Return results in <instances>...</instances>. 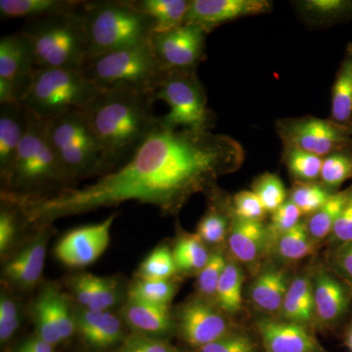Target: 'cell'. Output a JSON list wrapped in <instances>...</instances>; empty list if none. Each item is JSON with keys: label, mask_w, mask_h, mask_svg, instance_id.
<instances>
[{"label": "cell", "mask_w": 352, "mask_h": 352, "mask_svg": "<svg viewBox=\"0 0 352 352\" xmlns=\"http://www.w3.org/2000/svg\"><path fill=\"white\" fill-rule=\"evenodd\" d=\"M332 192L316 182H296L292 189L289 201L300 208L303 215L311 217L328 201Z\"/></svg>", "instance_id": "35"}, {"label": "cell", "mask_w": 352, "mask_h": 352, "mask_svg": "<svg viewBox=\"0 0 352 352\" xmlns=\"http://www.w3.org/2000/svg\"><path fill=\"white\" fill-rule=\"evenodd\" d=\"M124 318L136 332L143 335H164L173 326L168 307L129 298L124 309Z\"/></svg>", "instance_id": "23"}, {"label": "cell", "mask_w": 352, "mask_h": 352, "mask_svg": "<svg viewBox=\"0 0 352 352\" xmlns=\"http://www.w3.org/2000/svg\"><path fill=\"white\" fill-rule=\"evenodd\" d=\"M28 112L22 105H0V173L6 185L28 129Z\"/></svg>", "instance_id": "18"}, {"label": "cell", "mask_w": 352, "mask_h": 352, "mask_svg": "<svg viewBox=\"0 0 352 352\" xmlns=\"http://www.w3.org/2000/svg\"><path fill=\"white\" fill-rule=\"evenodd\" d=\"M155 101L153 94L115 85L101 89L82 110L110 173L126 164L157 126Z\"/></svg>", "instance_id": "2"}, {"label": "cell", "mask_w": 352, "mask_h": 352, "mask_svg": "<svg viewBox=\"0 0 352 352\" xmlns=\"http://www.w3.org/2000/svg\"><path fill=\"white\" fill-rule=\"evenodd\" d=\"M43 293L50 305L62 340L69 339L73 336L74 331L76 327V321H74L73 316L69 311L66 298L52 286L44 289Z\"/></svg>", "instance_id": "39"}, {"label": "cell", "mask_w": 352, "mask_h": 352, "mask_svg": "<svg viewBox=\"0 0 352 352\" xmlns=\"http://www.w3.org/2000/svg\"><path fill=\"white\" fill-rule=\"evenodd\" d=\"M197 352H256V344L249 336L230 333L200 347Z\"/></svg>", "instance_id": "47"}, {"label": "cell", "mask_w": 352, "mask_h": 352, "mask_svg": "<svg viewBox=\"0 0 352 352\" xmlns=\"http://www.w3.org/2000/svg\"><path fill=\"white\" fill-rule=\"evenodd\" d=\"M19 318L10 321H0V340L6 342L13 337L14 333L19 327Z\"/></svg>", "instance_id": "54"}, {"label": "cell", "mask_w": 352, "mask_h": 352, "mask_svg": "<svg viewBox=\"0 0 352 352\" xmlns=\"http://www.w3.org/2000/svg\"><path fill=\"white\" fill-rule=\"evenodd\" d=\"M47 235L41 233L6 264L4 274L23 289H31L41 280L45 263Z\"/></svg>", "instance_id": "19"}, {"label": "cell", "mask_w": 352, "mask_h": 352, "mask_svg": "<svg viewBox=\"0 0 352 352\" xmlns=\"http://www.w3.org/2000/svg\"><path fill=\"white\" fill-rule=\"evenodd\" d=\"M258 328L265 352H330L307 327L298 324L263 319Z\"/></svg>", "instance_id": "16"}, {"label": "cell", "mask_w": 352, "mask_h": 352, "mask_svg": "<svg viewBox=\"0 0 352 352\" xmlns=\"http://www.w3.org/2000/svg\"><path fill=\"white\" fill-rule=\"evenodd\" d=\"M18 309L16 303L8 298L0 300V321H10L18 319Z\"/></svg>", "instance_id": "52"}, {"label": "cell", "mask_w": 352, "mask_h": 352, "mask_svg": "<svg viewBox=\"0 0 352 352\" xmlns=\"http://www.w3.org/2000/svg\"><path fill=\"white\" fill-rule=\"evenodd\" d=\"M289 286L288 276L285 271L274 268L263 271L252 282V302L267 314H274L281 311Z\"/></svg>", "instance_id": "24"}, {"label": "cell", "mask_w": 352, "mask_h": 352, "mask_svg": "<svg viewBox=\"0 0 352 352\" xmlns=\"http://www.w3.org/2000/svg\"><path fill=\"white\" fill-rule=\"evenodd\" d=\"M349 179H352L351 148L324 157L319 180L325 188L335 193Z\"/></svg>", "instance_id": "32"}, {"label": "cell", "mask_w": 352, "mask_h": 352, "mask_svg": "<svg viewBox=\"0 0 352 352\" xmlns=\"http://www.w3.org/2000/svg\"><path fill=\"white\" fill-rule=\"evenodd\" d=\"M302 215L300 208L296 207L293 201L289 200L285 201L281 207L272 212L270 226H268L270 242L273 241L276 243L283 234L298 226Z\"/></svg>", "instance_id": "43"}, {"label": "cell", "mask_w": 352, "mask_h": 352, "mask_svg": "<svg viewBox=\"0 0 352 352\" xmlns=\"http://www.w3.org/2000/svg\"><path fill=\"white\" fill-rule=\"evenodd\" d=\"M244 275L237 264L227 263L217 286V300L219 307L228 314H236L242 307Z\"/></svg>", "instance_id": "30"}, {"label": "cell", "mask_w": 352, "mask_h": 352, "mask_svg": "<svg viewBox=\"0 0 352 352\" xmlns=\"http://www.w3.org/2000/svg\"><path fill=\"white\" fill-rule=\"evenodd\" d=\"M208 34L199 25L184 24L164 32H154L150 43L166 73L197 72L206 59Z\"/></svg>", "instance_id": "11"}, {"label": "cell", "mask_w": 352, "mask_h": 352, "mask_svg": "<svg viewBox=\"0 0 352 352\" xmlns=\"http://www.w3.org/2000/svg\"><path fill=\"white\" fill-rule=\"evenodd\" d=\"M18 352H27L25 351V349H23L22 347H20V349L19 351H18Z\"/></svg>", "instance_id": "56"}, {"label": "cell", "mask_w": 352, "mask_h": 352, "mask_svg": "<svg viewBox=\"0 0 352 352\" xmlns=\"http://www.w3.org/2000/svg\"><path fill=\"white\" fill-rule=\"evenodd\" d=\"M332 265L340 279L352 289V242L337 247L332 256Z\"/></svg>", "instance_id": "49"}, {"label": "cell", "mask_w": 352, "mask_h": 352, "mask_svg": "<svg viewBox=\"0 0 352 352\" xmlns=\"http://www.w3.org/2000/svg\"><path fill=\"white\" fill-rule=\"evenodd\" d=\"M132 6L155 23L154 32H164L185 24L189 0H131Z\"/></svg>", "instance_id": "27"}, {"label": "cell", "mask_w": 352, "mask_h": 352, "mask_svg": "<svg viewBox=\"0 0 352 352\" xmlns=\"http://www.w3.org/2000/svg\"><path fill=\"white\" fill-rule=\"evenodd\" d=\"M76 327L90 346L109 349L124 340L122 323L117 316L108 311L87 308L76 320Z\"/></svg>", "instance_id": "20"}, {"label": "cell", "mask_w": 352, "mask_h": 352, "mask_svg": "<svg viewBox=\"0 0 352 352\" xmlns=\"http://www.w3.org/2000/svg\"><path fill=\"white\" fill-rule=\"evenodd\" d=\"M245 151L236 139L203 129L160 124L133 157L82 188L38 198L8 197L25 223L43 227L62 217L136 201L176 214L194 194L212 192L220 176L239 170Z\"/></svg>", "instance_id": "1"}, {"label": "cell", "mask_w": 352, "mask_h": 352, "mask_svg": "<svg viewBox=\"0 0 352 352\" xmlns=\"http://www.w3.org/2000/svg\"><path fill=\"white\" fill-rule=\"evenodd\" d=\"M21 347L27 352H53V346L38 337L27 340Z\"/></svg>", "instance_id": "53"}, {"label": "cell", "mask_w": 352, "mask_h": 352, "mask_svg": "<svg viewBox=\"0 0 352 352\" xmlns=\"http://www.w3.org/2000/svg\"><path fill=\"white\" fill-rule=\"evenodd\" d=\"M346 342L349 351L352 352V321L351 325H349V330H347Z\"/></svg>", "instance_id": "55"}, {"label": "cell", "mask_w": 352, "mask_h": 352, "mask_svg": "<svg viewBox=\"0 0 352 352\" xmlns=\"http://www.w3.org/2000/svg\"><path fill=\"white\" fill-rule=\"evenodd\" d=\"M351 150H352V146H351Z\"/></svg>", "instance_id": "57"}, {"label": "cell", "mask_w": 352, "mask_h": 352, "mask_svg": "<svg viewBox=\"0 0 352 352\" xmlns=\"http://www.w3.org/2000/svg\"><path fill=\"white\" fill-rule=\"evenodd\" d=\"M330 119L352 129V43L346 45L333 82Z\"/></svg>", "instance_id": "25"}, {"label": "cell", "mask_w": 352, "mask_h": 352, "mask_svg": "<svg viewBox=\"0 0 352 352\" xmlns=\"http://www.w3.org/2000/svg\"><path fill=\"white\" fill-rule=\"evenodd\" d=\"M295 6L310 24L329 25L352 19V0H300Z\"/></svg>", "instance_id": "28"}, {"label": "cell", "mask_w": 352, "mask_h": 352, "mask_svg": "<svg viewBox=\"0 0 352 352\" xmlns=\"http://www.w3.org/2000/svg\"><path fill=\"white\" fill-rule=\"evenodd\" d=\"M177 270L168 247L157 248L145 258L138 270L140 280H168Z\"/></svg>", "instance_id": "37"}, {"label": "cell", "mask_w": 352, "mask_h": 352, "mask_svg": "<svg viewBox=\"0 0 352 352\" xmlns=\"http://www.w3.org/2000/svg\"><path fill=\"white\" fill-rule=\"evenodd\" d=\"M80 0H0L1 19L38 20L80 8Z\"/></svg>", "instance_id": "22"}, {"label": "cell", "mask_w": 352, "mask_h": 352, "mask_svg": "<svg viewBox=\"0 0 352 352\" xmlns=\"http://www.w3.org/2000/svg\"><path fill=\"white\" fill-rule=\"evenodd\" d=\"M116 352H180L179 349L164 340L136 333L124 340Z\"/></svg>", "instance_id": "45"}, {"label": "cell", "mask_w": 352, "mask_h": 352, "mask_svg": "<svg viewBox=\"0 0 352 352\" xmlns=\"http://www.w3.org/2000/svg\"><path fill=\"white\" fill-rule=\"evenodd\" d=\"M352 185L346 190L333 193L328 201L307 222L308 233L314 241L330 237L336 222L351 198Z\"/></svg>", "instance_id": "29"}, {"label": "cell", "mask_w": 352, "mask_h": 352, "mask_svg": "<svg viewBox=\"0 0 352 352\" xmlns=\"http://www.w3.org/2000/svg\"><path fill=\"white\" fill-rule=\"evenodd\" d=\"M82 69H38L21 105L43 122L82 111L100 91Z\"/></svg>", "instance_id": "6"}, {"label": "cell", "mask_w": 352, "mask_h": 352, "mask_svg": "<svg viewBox=\"0 0 352 352\" xmlns=\"http://www.w3.org/2000/svg\"><path fill=\"white\" fill-rule=\"evenodd\" d=\"M179 330L189 346L200 349L230 333L229 324L223 315L212 305L193 300L180 309Z\"/></svg>", "instance_id": "14"}, {"label": "cell", "mask_w": 352, "mask_h": 352, "mask_svg": "<svg viewBox=\"0 0 352 352\" xmlns=\"http://www.w3.org/2000/svg\"><path fill=\"white\" fill-rule=\"evenodd\" d=\"M28 122L27 132L3 193L19 198H38L75 187L48 140L45 122L30 112Z\"/></svg>", "instance_id": "3"}, {"label": "cell", "mask_w": 352, "mask_h": 352, "mask_svg": "<svg viewBox=\"0 0 352 352\" xmlns=\"http://www.w3.org/2000/svg\"><path fill=\"white\" fill-rule=\"evenodd\" d=\"M285 321L307 327L314 318V284L300 276L289 283L281 308Z\"/></svg>", "instance_id": "26"}, {"label": "cell", "mask_w": 352, "mask_h": 352, "mask_svg": "<svg viewBox=\"0 0 352 352\" xmlns=\"http://www.w3.org/2000/svg\"><path fill=\"white\" fill-rule=\"evenodd\" d=\"M231 207L233 217L248 221H263L267 214L258 197L248 190L234 195Z\"/></svg>", "instance_id": "44"}, {"label": "cell", "mask_w": 352, "mask_h": 352, "mask_svg": "<svg viewBox=\"0 0 352 352\" xmlns=\"http://www.w3.org/2000/svg\"><path fill=\"white\" fill-rule=\"evenodd\" d=\"M34 314L39 339L43 340L53 346L61 342V336L58 331L52 311L43 292L34 303Z\"/></svg>", "instance_id": "41"}, {"label": "cell", "mask_w": 352, "mask_h": 352, "mask_svg": "<svg viewBox=\"0 0 352 352\" xmlns=\"http://www.w3.org/2000/svg\"><path fill=\"white\" fill-rule=\"evenodd\" d=\"M82 71L100 89L126 85L154 96L166 75L150 41L92 58Z\"/></svg>", "instance_id": "8"}, {"label": "cell", "mask_w": 352, "mask_h": 352, "mask_svg": "<svg viewBox=\"0 0 352 352\" xmlns=\"http://www.w3.org/2000/svg\"><path fill=\"white\" fill-rule=\"evenodd\" d=\"M252 192L258 197L266 212L272 214L286 201L287 190L279 176L264 173L252 183Z\"/></svg>", "instance_id": "36"}, {"label": "cell", "mask_w": 352, "mask_h": 352, "mask_svg": "<svg viewBox=\"0 0 352 352\" xmlns=\"http://www.w3.org/2000/svg\"><path fill=\"white\" fill-rule=\"evenodd\" d=\"M228 214L214 207L201 219L197 235L207 244H219L228 232Z\"/></svg>", "instance_id": "40"}, {"label": "cell", "mask_w": 352, "mask_h": 352, "mask_svg": "<svg viewBox=\"0 0 352 352\" xmlns=\"http://www.w3.org/2000/svg\"><path fill=\"white\" fill-rule=\"evenodd\" d=\"M330 238L338 247L352 242V193L333 226Z\"/></svg>", "instance_id": "48"}, {"label": "cell", "mask_w": 352, "mask_h": 352, "mask_svg": "<svg viewBox=\"0 0 352 352\" xmlns=\"http://www.w3.org/2000/svg\"><path fill=\"white\" fill-rule=\"evenodd\" d=\"M82 7L23 25L20 32L31 44L36 69L85 68L89 50Z\"/></svg>", "instance_id": "4"}, {"label": "cell", "mask_w": 352, "mask_h": 352, "mask_svg": "<svg viewBox=\"0 0 352 352\" xmlns=\"http://www.w3.org/2000/svg\"><path fill=\"white\" fill-rule=\"evenodd\" d=\"M82 10L89 60L150 41L155 32L154 21L138 10L129 0L85 1Z\"/></svg>", "instance_id": "5"}, {"label": "cell", "mask_w": 352, "mask_h": 352, "mask_svg": "<svg viewBox=\"0 0 352 352\" xmlns=\"http://www.w3.org/2000/svg\"><path fill=\"white\" fill-rule=\"evenodd\" d=\"M271 10L268 0H189L185 24L199 25L208 34L226 23Z\"/></svg>", "instance_id": "13"}, {"label": "cell", "mask_w": 352, "mask_h": 352, "mask_svg": "<svg viewBox=\"0 0 352 352\" xmlns=\"http://www.w3.org/2000/svg\"><path fill=\"white\" fill-rule=\"evenodd\" d=\"M226 261L221 252H217L210 254L207 264L199 272L198 289L205 298H210L217 296V286L220 278L226 267Z\"/></svg>", "instance_id": "42"}, {"label": "cell", "mask_w": 352, "mask_h": 352, "mask_svg": "<svg viewBox=\"0 0 352 352\" xmlns=\"http://www.w3.org/2000/svg\"><path fill=\"white\" fill-rule=\"evenodd\" d=\"M177 270L200 272L210 254L198 235H185L176 243L173 252Z\"/></svg>", "instance_id": "33"}, {"label": "cell", "mask_w": 352, "mask_h": 352, "mask_svg": "<svg viewBox=\"0 0 352 352\" xmlns=\"http://www.w3.org/2000/svg\"><path fill=\"white\" fill-rule=\"evenodd\" d=\"M324 157L295 147H284L283 161L296 182H315L320 178Z\"/></svg>", "instance_id": "31"}, {"label": "cell", "mask_w": 352, "mask_h": 352, "mask_svg": "<svg viewBox=\"0 0 352 352\" xmlns=\"http://www.w3.org/2000/svg\"><path fill=\"white\" fill-rule=\"evenodd\" d=\"M155 98L170 107V112L159 117L164 126L212 131L215 126L214 113L208 108L207 94L197 72L166 73Z\"/></svg>", "instance_id": "9"}, {"label": "cell", "mask_w": 352, "mask_h": 352, "mask_svg": "<svg viewBox=\"0 0 352 352\" xmlns=\"http://www.w3.org/2000/svg\"><path fill=\"white\" fill-rule=\"evenodd\" d=\"M314 298L315 316L322 325L332 326L346 314L352 289L331 273L321 271L314 279Z\"/></svg>", "instance_id": "17"}, {"label": "cell", "mask_w": 352, "mask_h": 352, "mask_svg": "<svg viewBox=\"0 0 352 352\" xmlns=\"http://www.w3.org/2000/svg\"><path fill=\"white\" fill-rule=\"evenodd\" d=\"M44 122L48 140L74 186L78 180L110 173L83 111H74Z\"/></svg>", "instance_id": "7"}, {"label": "cell", "mask_w": 352, "mask_h": 352, "mask_svg": "<svg viewBox=\"0 0 352 352\" xmlns=\"http://www.w3.org/2000/svg\"><path fill=\"white\" fill-rule=\"evenodd\" d=\"M119 300V286L117 282L109 278L97 277L95 280V288L89 309L107 311Z\"/></svg>", "instance_id": "46"}, {"label": "cell", "mask_w": 352, "mask_h": 352, "mask_svg": "<svg viewBox=\"0 0 352 352\" xmlns=\"http://www.w3.org/2000/svg\"><path fill=\"white\" fill-rule=\"evenodd\" d=\"M270 244L268 226H264L263 221H248L234 217L228 245L238 261L254 263Z\"/></svg>", "instance_id": "21"}, {"label": "cell", "mask_w": 352, "mask_h": 352, "mask_svg": "<svg viewBox=\"0 0 352 352\" xmlns=\"http://www.w3.org/2000/svg\"><path fill=\"white\" fill-rule=\"evenodd\" d=\"M38 71L32 46L22 32L0 38V78L12 83L23 98Z\"/></svg>", "instance_id": "15"}, {"label": "cell", "mask_w": 352, "mask_h": 352, "mask_svg": "<svg viewBox=\"0 0 352 352\" xmlns=\"http://www.w3.org/2000/svg\"><path fill=\"white\" fill-rule=\"evenodd\" d=\"M96 276L91 274H80L74 280V292L80 305L89 307L94 296Z\"/></svg>", "instance_id": "51"}, {"label": "cell", "mask_w": 352, "mask_h": 352, "mask_svg": "<svg viewBox=\"0 0 352 352\" xmlns=\"http://www.w3.org/2000/svg\"><path fill=\"white\" fill-rule=\"evenodd\" d=\"M175 294L170 280H139L129 291V298L168 307Z\"/></svg>", "instance_id": "38"}, {"label": "cell", "mask_w": 352, "mask_h": 352, "mask_svg": "<svg viewBox=\"0 0 352 352\" xmlns=\"http://www.w3.org/2000/svg\"><path fill=\"white\" fill-rule=\"evenodd\" d=\"M276 131L283 147L298 148L321 157L352 146V129L340 126L330 118H285L277 120Z\"/></svg>", "instance_id": "10"}, {"label": "cell", "mask_w": 352, "mask_h": 352, "mask_svg": "<svg viewBox=\"0 0 352 352\" xmlns=\"http://www.w3.org/2000/svg\"><path fill=\"white\" fill-rule=\"evenodd\" d=\"M275 244L280 258L289 261L307 258L314 251V240L308 233L307 222L302 221L288 232L283 234Z\"/></svg>", "instance_id": "34"}, {"label": "cell", "mask_w": 352, "mask_h": 352, "mask_svg": "<svg viewBox=\"0 0 352 352\" xmlns=\"http://www.w3.org/2000/svg\"><path fill=\"white\" fill-rule=\"evenodd\" d=\"M115 219L116 214H112L99 223L69 231L55 248L57 258L71 267H85L95 263L107 250Z\"/></svg>", "instance_id": "12"}, {"label": "cell", "mask_w": 352, "mask_h": 352, "mask_svg": "<svg viewBox=\"0 0 352 352\" xmlns=\"http://www.w3.org/2000/svg\"><path fill=\"white\" fill-rule=\"evenodd\" d=\"M11 205L13 206V210L2 208L1 214H0V251L1 252H6L8 249L9 245L15 237L16 226H17L16 217L18 214V210L13 204Z\"/></svg>", "instance_id": "50"}]
</instances>
